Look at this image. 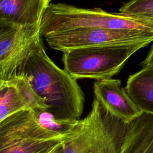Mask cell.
I'll return each instance as SVG.
<instances>
[{
  "instance_id": "cell-15",
  "label": "cell",
  "mask_w": 153,
  "mask_h": 153,
  "mask_svg": "<svg viewBox=\"0 0 153 153\" xmlns=\"http://www.w3.org/2000/svg\"><path fill=\"white\" fill-rule=\"evenodd\" d=\"M120 146L111 133L101 130L93 132L89 153H120Z\"/></svg>"
},
{
  "instance_id": "cell-20",
  "label": "cell",
  "mask_w": 153,
  "mask_h": 153,
  "mask_svg": "<svg viewBox=\"0 0 153 153\" xmlns=\"http://www.w3.org/2000/svg\"><path fill=\"white\" fill-rule=\"evenodd\" d=\"M55 147H56V146H55ZM51 149V150H52V149ZM51 150H50V151H48V152H46V153H48V152H50V151H51Z\"/></svg>"
},
{
  "instance_id": "cell-13",
  "label": "cell",
  "mask_w": 153,
  "mask_h": 153,
  "mask_svg": "<svg viewBox=\"0 0 153 153\" xmlns=\"http://www.w3.org/2000/svg\"><path fill=\"white\" fill-rule=\"evenodd\" d=\"M64 140L32 139L0 147V153H46Z\"/></svg>"
},
{
  "instance_id": "cell-2",
  "label": "cell",
  "mask_w": 153,
  "mask_h": 153,
  "mask_svg": "<svg viewBox=\"0 0 153 153\" xmlns=\"http://www.w3.org/2000/svg\"><path fill=\"white\" fill-rule=\"evenodd\" d=\"M87 28L127 30L153 37V19L111 13L101 8H82L63 3H51L41 23V35H47Z\"/></svg>"
},
{
  "instance_id": "cell-10",
  "label": "cell",
  "mask_w": 153,
  "mask_h": 153,
  "mask_svg": "<svg viewBox=\"0 0 153 153\" xmlns=\"http://www.w3.org/2000/svg\"><path fill=\"white\" fill-rule=\"evenodd\" d=\"M153 139V114L142 112L128 124L120 153H143Z\"/></svg>"
},
{
  "instance_id": "cell-6",
  "label": "cell",
  "mask_w": 153,
  "mask_h": 153,
  "mask_svg": "<svg viewBox=\"0 0 153 153\" xmlns=\"http://www.w3.org/2000/svg\"><path fill=\"white\" fill-rule=\"evenodd\" d=\"M69 133L63 134L47 128L33 111L25 110L0 121V147L32 139L65 140Z\"/></svg>"
},
{
  "instance_id": "cell-3",
  "label": "cell",
  "mask_w": 153,
  "mask_h": 153,
  "mask_svg": "<svg viewBox=\"0 0 153 153\" xmlns=\"http://www.w3.org/2000/svg\"><path fill=\"white\" fill-rule=\"evenodd\" d=\"M146 42L86 47L63 51L64 69L78 79L112 78L124 67L129 57Z\"/></svg>"
},
{
  "instance_id": "cell-9",
  "label": "cell",
  "mask_w": 153,
  "mask_h": 153,
  "mask_svg": "<svg viewBox=\"0 0 153 153\" xmlns=\"http://www.w3.org/2000/svg\"><path fill=\"white\" fill-rule=\"evenodd\" d=\"M125 88L142 112L153 114V66L130 75Z\"/></svg>"
},
{
  "instance_id": "cell-12",
  "label": "cell",
  "mask_w": 153,
  "mask_h": 153,
  "mask_svg": "<svg viewBox=\"0 0 153 153\" xmlns=\"http://www.w3.org/2000/svg\"><path fill=\"white\" fill-rule=\"evenodd\" d=\"M25 110L27 105L17 87L10 81H0V121Z\"/></svg>"
},
{
  "instance_id": "cell-11",
  "label": "cell",
  "mask_w": 153,
  "mask_h": 153,
  "mask_svg": "<svg viewBox=\"0 0 153 153\" xmlns=\"http://www.w3.org/2000/svg\"><path fill=\"white\" fill-rule=\"evenodd\" d=\"M93 124L90 113L78 120L68 136L63 140V153H89Z\"/></svg>"
},
{
  "instance_id": "cell-18",
  "label": "cell",
  "mask_w": 153,
  "mask_h": 153,
  "mask_svg": "<svg viewBox=\"0 0 153 153\" xmlns=\"http://www.w3.org/2000/svg\"><path fill=\"white\" fill-rule=\"evenodd\" d=\"M62 143L57 145L52 150H51L48 153H63V148L62 146Z\"/></svg>"
},
{
  "instance_id": "cell-16",
  "label": "cell",
  "mask_w": 153,
  "mask_h": 153,
  "mask_svg": "<svg viewBox=\"0 0 153 153\" xmlns=\"http://www.w3.org/2000/svg\"><path fill=\"white\" fill-rule=\"evenodd\" d=\"M119 12L153 19V0H130L120 8Z\"/></svg>"
},
{
  "instance_id": "cell-8",
  "label": "cell",
  "mask_w": 153,
  "mask_h": 153,
  "mask_svg": "<svg viewBox=\"0 0 153 153\" xmlns=\"http://www.w3.org/2000/svg\"><path fill=\"white\" fill-rule=\"evenodd\" d=\"M51 0H0V20L19 25L41 23Z\"/></svg>"
},
{
  "instance_id": "cell-5",
  "label": "cell",
  "mask_w": 153,
  "mask_h": 153,
  "mask_svg": "<svg viewBox=\"0 0 153 153\" xmlns=\"http://www.w3.org/2000/svg\"><path fill=\"white\" fill-rule=\"evenodd\" d=\"M43 38L51 48L62 52L86 47L153 42V37L147 34L100 28L74 29Z\"/></svg>"
},
{
  "instance_id": "cell-4",
  "label": "cell",
  "mask_w": 153,
  "mask_h": 153,
  "mask_svg": "<svg viewBox=\"0 0 153 153\" xmlns=\"http://www.w3.org/2000/svg\"><path fill=\"white\" fill-rule=\"evenodd\" d=\"M41 44V23L19 25L0 20V81L20 73Z\"/></svg>"
},
{
  "instance_id": "cell-14",
  "label": "cell",
  "mask_w": 153,
  "mask_h": 153,
  "mask_svg": "<svg viewBox=\"0 0 153 153\" xmlns=\"http://www.w3.org/2000/svg\"><path fill=\"white\" fill-rule=\"evenodd\" d=\"M8 80L17 87L29 110L33 112L47 110L48 106L45 101L36 94L26 75L24 73L17 74Z\"/></svg>"
},
{
  "instance_id": "cell-19",
  "label": "cell",
  "mask_w": 153,
  "mask_h": 153,
  "mask_svg": "<svg viewBox=\"0 0 153 153\" xmlns=\"http://www.w3.org/2000/svg\"><path fill=\"white\" fill-rule=\"evenodd\" d=\"M143 153H153V139Z\"/></svg>"
},
{
  "instance_id": "cell-17",
  "label": "cell",
  "mask_w": 153,
  "mask_h": 153,
  "mask_svg": "<svg viewBox=\"0 0 153 153\" xmlns=\"http://www.w3.org/2000/svg\"><path fill=\"white\" fill-rule=\"evenodd\" d=\"M143 66H153V44L145 60L140 63Z\"/></svg>"
},
{
  "instance_id": "cell-1",
  "label": "cell",
  "mask_w": 153,
  "mask_h": 153,
  "mask_svg": "<svg viewBox=\"0 0 153 153\" xmlns=\"http://www.w3.org/2000/svg\"><path fill=\"white\" fill-rule=\"evenodd\" d=\"M20 73L27 75L36 94L48 106L46 111L56 120H80L85 101L84 92L76 78L51 60L43 43L28 59Z\"/></svg>"
},
{
  "instance_id": "cell-7",
  "label": "cell",
  "mask_w": 153,
  "mask_h": 153,
  "mask_svg": "<svg viewBox=\"0 0 153 153\" xmlns=\"http://www.w3.org/2000/svg\"><path fill=\"white\" fill-rule=\"evenodd\" d=\"M94 97L111 115L128 124L142 112L132 100L118 79L99 80L94 82Z\"/></svg>"
}]
</instances>
